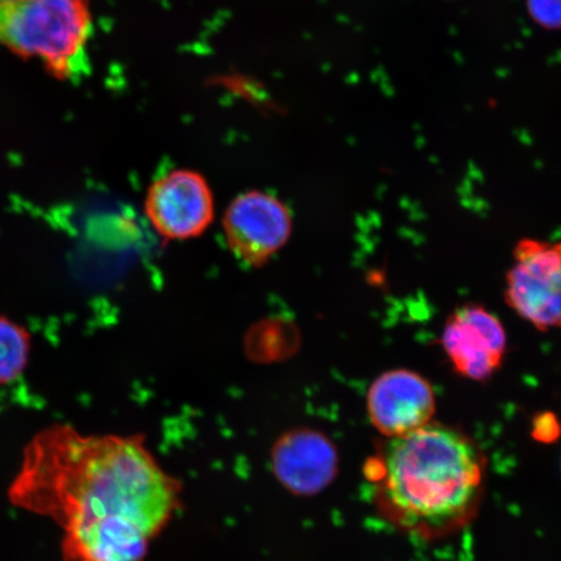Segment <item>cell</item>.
I'll return each mask as SVG.
<instances>
[{
  "label": "cell",
  "mask_w": 561,
  "mask_h": 561,
  "mask_svg": "<svg viewBox=\"0 0 561 561\" xmlns=\"http://www.w3.org/2000/svg\"><path fill=\"white\" fill-rule=\"evenodd\" d=\"M91 32L90 0H0V46L41 61L56 80L82 68Z\"/></svg>",
  "instance_id": "obj_3"
},
{
  "label": "cell",
  "mask_w": 561,
  "mask_h": 561,
  "mask_svg": "<svg viewBox=\"0 0 561 561\" xmlns=\"http://www.w3.org/2000/svg\"><path fill=\"white\" fill-rule=\"evenodd\" d=\"M442 345L459 375L486 381L501 367L507 339L496 316L481 306L466 305L448 319Z\"/></svg>",
  "instance_id": "obj_7"
},
{
  "label": "cell",
  "mask_w": 561,
  "mask_h": 561,
  "mask_svg": "<svg viewBox=\"0 0 561 561\" xmlns=\"http://www.w3.org/2000/svg\"><path fill=\"white\" fill-rule=\"evenodd\" d=\"M32 353V335L24 325L0 316V385L24 374Z\"/></svg>",
  "instance_id": "obj_10"
},
{
  "label": "cell",
  "mask_w": 561,
  "mask_h": 561,
  "mask_svg": "<svg viewBox=\"0 0 561 561\" xmlns=\"http://www.w3.org/2000/svg\"><path fill=\"white\" fill-rule=\"evenodd\" d=\"M222 228L228 248L237 259L261 266L289 241L293 217L275 195L252 191L230 203Z\"/></svg>",
  "instance_id": "obj_5"
},
{
  "label": "cell",
  "mask_w": 561,
  "mask_h": 561,
  "mask_svg": "<svg viewBox=\"0 0 561 561\" xmlns=\"http://www.w3.org/2000/svg\"><path fill=\"white\" fill-rule=\"evenodd\" d=\"M364 473L383 520L432 541L473 520L485 491L486 456L459 427L432 421L385 438Z\"/></svg>",
  "instance_id": "obj_2"
},
{
  "label": "cell",
  "mask_w": 561,
  "mask_h": 561,
  "mask_svg": "<svg viewBox=\"0 0 561 561\" xmlns=\"http://www.w3.org/2000/svg\"><path fill=\"white\" fill-rule=\"evenodd\" d=\"M507 276L512 310L542 331L561 328V243L523 240Z\"/></svg>",
  "instance_id": "obj_4"
},
{
  "label": "cell",
  "mask_w": 561,
  "mask_h": 561,
  "mask_svg": "<svg viewBox=\"0 0 561 561\" xmlns=\"http://www.w3.org/2000/svg\"><path fill=\"white\" fill-rule=\"evenodd\" d=\"M272 469L293 494L311 496L327 489L339 472V454L332 440L312 430H294L272 448Z\"/></svg>",
  "instance_id": "obj_9"
},
{
  "label": "cell",
  "mask_w": 561,
  "mask_h": 561,
  "mask_svg": "<svg viewBox=\"0 0 561 561\" xmlns=\"http://www.w3.org/2000/svg\"><path fill=\"white\" fill-rule=\"evenodd\" d=\"M181 495L144 436H83L69 425L33 437L9 493L65 531L62 561H144Z\"/></svg>",
  "instance_id": "obj_1"
},
{
  "label": "cell",
  "mask_w": 561,
  "mask_h": 561,
  "mask_svg": "<svg viewBox=\"0 0 561 561\" xmlns=\"http://www.w3.org/2000/svg\"><path fill=\"white\" fill-rule=\"evenodd\" d=\"M367 410L371 424L385 438L401 437L432 423L436 394L415 371H386L370 386Z\"/></svg>",
  "instance_id": "obj_8"
},
{
  "label": "cell",
  "mask_w": 561,
  "mask_h": 561,
  "mask_svg": "<svg viewBox=\"0 0 561 561\" xmlns=\"http://www.w3.org/2000/svg\"><path fill=\"white\" fill-rule=\"evenodd\" d=\"M145 210L152 228L165 240H192L214 221V194L201 173L175 170L149 187Z\"/></svg>",
  "instance_id": "obj_6"
},
{
  "label": "cell",
  "mask_w": 561,
  "mask_h": 561,
  "mask_svg": "<svg viewBox=\"0 0 561 561\" xmlns=\"http://www.w3.org/2000/svg\"><path fill=\"white\" fill-rule=\"evenodd\" d=\"M531 16L547 27H561V0H529Z\"/></svg>",
  "instance_id": "obj_11"
}]
</instances>
